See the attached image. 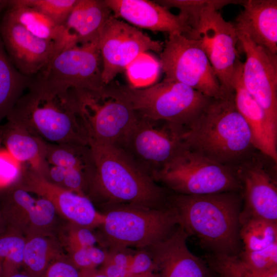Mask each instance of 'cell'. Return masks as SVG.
Returning <instances> with one entry per match:
<instances>
[{"label":"cell","instance_id":"cell-1","mask_svg":"<svg viewBox=\"0 0 277 277\" xmlns=\"http://www.w3.org/2000/svg\"><path fill=\"white\" fill-rule=\"evenodd\" d=\"M6 118L48 143L89 145L71 89L38 75Z\"/></svg>","mask_w":277,"mask_h":277},{"label":"cell","instance_id":"cell-2","mask_svg":"<svg viewBox=\"0 0 277 277\" xmlns=\"http://www.w3.org/2000/svg\"><path fill=\"white\" fill-rule=\"evenodd\" d=\"M242 201L239 191L169 196L180 225L188 235L195 236L209 254L216 255H239L242 251L240 236Z\"/></svg>","mask_w":277,"mask_h":277},{"label":"cell","instance_id":"cell-3","mask_svg":"<svg viewBox=\"0 0 277 277\" xmlns=\"http://www.w3.org/2000/svg\"><path fill=\"white\" fill-rule=\"evenodd\" d=\"M185 147L234 167L250 157L254 148L245 120L237 110L234 93L212 98L181 135Z\"/></svg>","mask_w":277,"mask_h":277},{"label":"cell","instance_id":"cell-4","mask_svg":"<svg viewBox=\"0 0 277 277\" xmlns=\"http://www.w3.org/2000/svg\"><path fill=\"white\" fill-rule=\"evenodd\" d=\"M96 173L89 199L103 206L127 204L159 208L169 204L165 189L115 145L90 144Z\"/></svg>","mask_w":277,"mask_h":277},{"label":"cell","instance_id":"cell-5","mask_svg":"<svg viewBox=\"0 0 277 277\" xmlns=\"http://www.w3.org/2000/svg\"><path fill=\"white\" fill-rule=\"evenodd\" d=\"M104 207V220L99 227L109 250L147 248L167 238L180 224L169 203L159 208L127 204Z\"/></svg>","mask_w":277,"mask_h":277},{"label":"cell","instance_id":"cell-6","mask_svg":"<svg viewBox=\"0 0 277 277\" xmlns=\"http://www.w3.org/2000/svg\"><path fill=\"white\" fill-rule=\"evenodd\" d=\"M108 85L139 115L183 128L198 117L212 99L187 85L165 78L144 88L113 82Z\"/></svg>","mask_w":277,"mask_h":277},{"label":"cell","instance_id":"cell-7","mask_svg":"<svg viewBox=\"0 0 277 277\" xmlns=\"http://www.w3.org/2000/svg\"><path fill=\"white\" fill-rule=\"evenodd\" d=\"M175 194L205 195L242 190L236 169L185 147L153 176Z\"/></svg>","mask_w":277,"mask_h":277},{"label":"cell","instance_id":"cell-8","mask_svg":"<svg viewBox=\"0 0 277 277\" xmlns=\"http://www.w3.org/2000/svg\"><path fill=\"white\" fill-rule=\"evenodd\" d=\"M70 89L89 144H119L138 117L129 103L107 85L96 91Z\"/></svg>","mask_w":277,"mask_h":277},{"label":"cell","instance_id":"cell-9","mask_svg":"<svg viewBox=\"0 0 277 277\" xmlns=\"http://www.w3.org/2000/svg\"><path fill=\"white\" fill-rule=\"evenodd\" d=\"M159 63L166 80L187 85L212 98L227 94L199 39L180 33L169 34Z\"/></svg>","mask_w":277,"mask_h":277},{"label":"cell","instance_id":"cell-10","mask_svg":"<svg viewBox=\"0 0 277 277\" xmlns=\"http://www.w3.org/2000/svg\"><path fill=\"white\" fill-rule=\"evenodd\" d=\"M184 128L138 114L127 134L116 145L144 172L153 177L184 145Z\"/></svg>","mask_w":277,"mask_h":277},{"label":"cell","instance_id":"cell-11","mask_svg":"<svg viewBox=\"0 0 277 277\" xmlns=\"http://www.w3.org/2000/svg\"><path fill=\"white\" fill-rule=\"evenodd\" d=\"M102 60V80L104 85L113 81L121 72L147 51L161 52L164 44L152 39L135 27L114 17L112 14L99 34Z\"/></svg>","mask_w":277,"mask_h":277},{"label":"cell","instance_id":"cell-12","mask_svg":"<svg viewBox=\"0 0 277 277\" xmlns=\"http://www.w3.org/2000/svg\"><path fill=\"white\" fill-rule=\"evenodd\" d=\"M190 38L199 39L225 93H234L232 77L239 57V39L233 25L218 10L206 9L191 28Z\"/></svg>","mask_w":277,"mask_h":277},{"label":"cell","instance_id":"cell-13","mask_svg":"<svg viewBox=\"0 0 277 277\" xmlns=\"http://www.w3.org/2000/svg\"><path fill=\"white\" fill-rule=\"evenodd\" d=\"M98 38L62 48L37 75L68 89H102L105 85Z\"/></svg>","mask_w":277,"mask_h":277},{"label":"cell","instance_id":"cell-14","mask_svg":"<svg viewBox=\"0 0 277 277\" xmlns=\"http://www.w3.org/2000/svg\"><path fill=\"white\" fill-rule=\"evenodd\" d=\"M236 32L246 57L242 68L244 85L277 130V54L257 45L246 35Z\"/></svg>","mask_w":277,"mask_h":277},{"label":"cell","instance_id":"cell-15","mask_svg":"<svg viewBox=\"0 0 277 277\" xmlns=\"http://www.w3.org/2000/svg\"><path fill=\"white\" fill-rule=\"evenodd\" d=\"M0 213L7 227L25 237L53 235L58 214L48 200L33 197L16 183L0 189Z\"/></svg>","mask_w":277,"mask_h":277},{"label":"cell","instance_id":"cell-16","mask_svg":"<svg viewBox=\"0 0 277 277\" xmlns=\"http://www.w3.org/2000/svg\"><path fill=\"white\" fill-rule=\"evenodd\" d=\"M16 183L28 192L48 200L57 214L69 223L90 229L103 223L104 214L96 209L89 197L52 183L28 165L23 166Z\"/></svg>","mask_w":277,"mask_h":277},{"label":"cell","instance_id":"cell-17","mask_svg":"<svg viewBox=\"0 0 277 277\" xmlns=\"http://www.w3.org/2000/svg\"><path fill=\"white\" fill-rule=\"evenodd\" d=\"M0 35L11 62L27 76L38 74L59 50L55 43L35 37L5 15Z\"/></svg>","mask_w":277,"mask_h":277},{"label":"cell","instance_id":"cell-18","mask_svg":"<svg viewBox=\"0 0 277 277\" xmlns=\"http://www.w3.org/2000/svg\"><path fill=\"white\" fill-rule=\"evenodd\" d=\"M188 236L179 224L167 238L145 248L151 254L160 277H213L206 261L189 250Z\"/></svg>","mask_w":277,"mask_h":277},{"label":"cell","instance_id":"cell-19","mask_svg":"<svg viewBox=\"0 0 277 277\" xmlns=\"http://www.w3.org/2000/svg\"><path fill=\"white\" fill-rule=\"evenodd\" d=\"M242 184L244 208L241 215L277 223V188L262 163L250 157L235 167Z\"/></svg>","mask_w":277,"mask_h":277},{"label":"cell","instance_id":"cell-20","mask_svg":"<svg viewBox=\"0 0 277 277\" xmlns=\"http://www.w3.org/2000/svg\"><path fill=\"white\" fill-rule=\"evenodd\" d=\"M112 15L133 26L169 34L180 33L189 36L191 29L186 17L175 15L155 1L148 0H105Z\"/></svg>","mask_w":277,"mask_h":277},{"label":"cell","instance_id":"cell-21","mask_svg":"<svg viewBox=\"0 0 277 277\" xmlns=\"http://www.w3.org/2000/svg\"><path fill=\"white\" fill-rule=\"evenodd\" d=\"M242 68L243 63L238 59L232 77L236 108L249 128L254 148L276 163L277 130L271 125L262 108L246 89Z\"/></svg>","mask_w":277,"mask_h":277},{"label":"cell","instance_id":"cell-22","mask_svg":"<svg viewBox=\"0 0 277 277\" xmlns=\"http://www.w3.org/2000/svg\"><path fill=\"white\" fill-rule=\"evenodd\" d=\"M233 24L238 32L253 43L277 53V1L246 0Z\"/></svg>","mask_w":277,"mask_h":277},{"label":"cell","instance_id":"cell-23","mask_svg":"<svg viewBox=\"0 0 277 277\" xmlns=\"http://www.w3.org/2000/svg\"><path fill=\"white\" fill-rule=\"evenodd\" d=\"M111 15L105 0H78L63 25L60 49L98 38L102 27Z\"/></svg>","mask_w":277,"mask_h":277},{"label":"cell","instance_id":"cell-24","mask_svg":"<svg viewBox=\"0 0 277 277\" xmlns=\"http://www.w3.org/2000/svg\"><path fill=\"white\" fill-rule=\"evenodd\" d=\"M47 142L25 129L7 122L0 126V145L21 163L47 177L50 165L46 159Z\"/></svg>","mask_w":277,"mask_h":277},{"label":"cell","instance_id":"cell-25","mask_svg":"<svg viewBox=\"0 0 277 277\" xmlns=\"http://www.w3.org/2000/svg\"><path fill=\"white\" fill-rule=\"evenodd\" d=\"M25 238L22 269L30 277H42L53 261L65 256L61 244L53 235L35 234Z\"/></svg>","mask_w":277,"mask_h":277},{"label":"cell","instance_id":"cell-26","mask_svg":"<svg viewBox=\"0 0 277 277\" xmlns=\"http://www.w3.org/2000/svg\"><path fill=\"white\" fill-rule=\"evenodd\" d=\"M4 15L35 37L55 43L60 50L63 26L57 25L47 16L35 9L21 4L18 0H10Z\"/></svg>","mask_w":277,"mask_h":277},{"label":"cell","instance_id":"cell-27","mask_svg":"<svg viewBox=\"0 0 277 277\" xmlns=\"http://www.w3.org/2000/svg\"><path fill=\"white\" fill-rule=\"evenodd\" d=\"M32 78L22 74L14 67L0 35V122L7 117Z\"/></svg>","mask_w":277,"mask_h":277},{"label":"cell","instance_id":"cell-28","mask_svg":"<svg viewBox=\"0 0 277 277\" xmlns=\"http://www.w3.org/2000/svg\"><path fill=\"white\" fill-rule=\"evenodd\" d=\"M46 159L50 165L77 169L95 175L96 165L89 145L47 143Z\"/></svg>","mask_w":277,"mask_h":277},{"label":"cell","instance_id":"cell-29","mask_svg":"<svg viewBox=\"0 0 277 277\" xmlns=\"http://www.w3.org/2000/svg\"><path fill=\"white\" fill-rule=\"evenodd\" d=\"M240 236L244 251L265 248L277 242V223L240 214Z\"/></svg>","mask_w":277,"mask_h":277},{"label":"cell","instance_id":"cell-30","mask_svg":"<svg viewBox=\"0 0 277 277\" xmlns=\"http://www.w3.org/2000/svg\"><path fill=\"white\" fill-rule=\"evenodd\" d=\"M26 238L9 227L0 234V277H9L21 271Z\"/></svg>","mask_w":277,"mask_h":277},{"label":"cell","instance_id":"cell-31","mask_svg":"<svg viewBox=\"0 0 277 277\" xmlns=\"http://www.w3.org/2000/svg\"><path fill=\"white\" fill-rule=\"evenodd\" d=\"M205 261L221 277H277V268L258 271L247 265L239 255L209 254Z\"/></svg>","mask_w":277,"mask_h":277},{"label":"cell","instance_id":"cell-32","mask_svg":"<svg viewBox=\"0 0 277 277\" xmlns=\"http://www.w3.org/2000/svg\"><path fill=\"white\" fill-rule=\"evenodd\" d=\"M158 4L169 9L171 8L180 10V14L184 16L191 29L202 13L207 9L217 10L230 4H241L243 1L238 0H160Z\"/></svg>","mask_w":277,"mask_h":277},{"label":"cell","instance_id":"cell-33","mask_svg":"<svg viewBox=\"0 0 277 277\" xmlns=\"http://www.w3.org/2000/svg\"><path fill=\"white\" fill-rule=\"evenodd\" d=\"M77 1L78 0H18L21 4L41 12L59 26L64 24Z\"/></svg>","mask_w":277,"mask_h":277},{"label":"cell","instance_id":"cell-34","mask_svg":"<svg viewBox=\"0 0 277 277\" xmlns=\"http://www.w3.org/2000/svg\"><path fill=\"white\" fill-rule=\"evenodd\" d=\"M239 256L247 265L258 271L277 268V242L257 251L243 250Z\"/></svg>","mask_w":277,"mask_h":277},{"label":"cell","instance_id":"cell-35","mask_svg":"<svg viewBox=\"0 0 277 277\" xmlns=\"http://www.w3.org/2000/svg\"><path fill=\"white\" fill-rule=\"evenodd\" d=\"M98 242V238L91 229L69 223L62 238L63 245L67 251L76 248H88Z\"/></svg>","mask_w":277,"mask_h":277},{"label":"cell","instance_id":"cell-36","mask_svg":"<svg viewBox=\"0 0 277 277\" xmlns=\"http://www.w3.org/2000/svg\"><path fill=\"white\" fill-rule=\"evenodd\" d=\"M23 169L22 163L0 145V189L16 183Z\"/></svg>","mask_w":277,"mask_h":277},{"label":"cell","instance_id":"cell-37","mask_svg":"<svg viewBox=\"0 0 277 277\" xmlns=\"http://www.w3.org/2000/svg\"><path fill=\"white\" fill-rule=\"evenodd\" d=\"M155 272L151 254L147 249H140L134 252L127 273V277H134Z\"/></svg>","mask_w":277,"mask_h":277},{"label":"cell","instance_id":"cell-38","mask_svg":"<svg viewBox=\"0 0 277 277\" xmlns=\"http://www.w3.org/2000/svg\"><path fill=\"white\" fill-rule=\"evenodd\" d=\"M42 277H80V270L65 255L53 261Z\"/></svg>","mask_w":277,"mask_h":277},{"label":"cell","instance_id":"cell-39","mask_svg":"<svg viewBox=\"0 0 277 277\" xmlns=\"http://www.w3.org/2000/svg\"><path fill=\"white\" fill-rule=\"evenodd\" d=\"M68 252L69 260L79 270L96 269L90 259L88 248H76Z\"/></svg>","mask_w":277,"mask_h":277},{"label":"cell","instance_id":"cell-40","mask_svg":"<svg viewBox=\"0 0 277 277\" xmlns=\"http://www.w3.org/2000/svg\"><path fill=\"white\" fill-rule=\"evenodd\" d=\"M127 249H111L108 251V259L113 263L127 271L133 253Z\"/></svg>","mask_w":277,"mask_h":277},{"label":"cell","instance_id":"cell-41","mask_svg":"<svg viewBox=\"0 0 277 277\" xmlns=\"http://www.w3.org/2000/svg\"><path fill=\"white\" fill-rule=\"evenodd\" d=\"M88 251L91 262L95 268L102 265L107 260L108 251L103 250L93 246L88 248Z\"/></svg>","mask_w":277,"mask_h":277},{"label":"cell","instance_id":"cell-42","mask_svg":"<svg viewBox=\"0 0 277 277\" xmlns=\"http://www.w3.org/2000/svg\"><path fill=\"white\" fill-rule=\"evenodd\" d=\"M100 270L107 277H127V271L115 265L108 258Z\"/></svg>","mask_w":277,"mask_h":277},{"label":"cell","instance_id":"cell-43","mask_svg":"<svg viewBox=\"0 0 277 277\" xmlns=\"http://www.w3.org/2000/svg\"><path fill=\"white\" fill-rule=\"evenodd\" d=\"M80 277H107L100 269H92L80 270Z\"/></svg>","mask_w":277,"mask_h":277},{"label":"cell","instance_id":"cell-44","mask_svg":"<svg viewBox=\"0 0 277 277\" xmlns=\"http://www.w3.org/2000/svg\"><path fill=\"white\" fill-rule=\"evenodd\" d=\"M9 2L10 0H0V13L7 8Z\"/></svg>","mask_w":277,"mask_h":277},{"label":"cell","instance_id":"cell-45","mask_svg":"<svg viewBox=\"0 0 277 277\" xmlns=\"http://www.w3.org/2000/svg\"><path fill=\"white\" fill-rule=\"evenodd\" d=\"M6 224L0 213V234L3 232L7 228Z\"/></svg>","mask_w":277,"mask_h":277},{"label":"cell","instance_id":"cell-46","mask_svg":"<svg viewBox=\"0 0 277 277\" xmlns=\"http://www.w3.org/2000/svg\"><path fill=\"white\" fill-rule=\"evenodd\" d=\"M9 277H30L28 274H27L26 273H25L24 271H19L17 273H15L11 275H10Z\"/></svg>","mask_w":277,"mask_h":277},{"label":"cell","instance_id":"cell-47","mask_svg":"<svg viewBox=\"0 0 277 277\" xmlns=\"http://www.w3.org/2000/svg\"><path fill=\"white\" fill-rule=\"evenodd\" d=\"M134 277H160V276L156 272H153L149 273L148 274L139 275L137 276H134Z\"/></svg>","mask_w":277,"mask_h":277},{"label":"cell","instance_id":"cell-48","mask_svg":"<svg viewBox=\"0 0 277 277\" xmlns=\"http://www.w3.org/2000/svg\"><path fill=\"white\" fill-rule=\"evenodd\" d=\"M218 277H221V276H218Z\"/></svg>","mask_w":277,"mask_h":277}]
</instances>
